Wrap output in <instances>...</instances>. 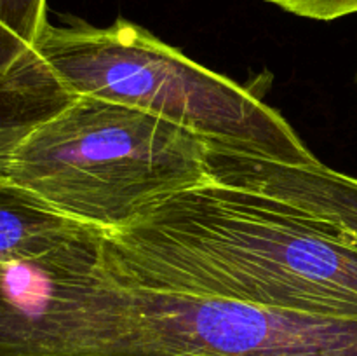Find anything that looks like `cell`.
I'll return each instance as SVG.
<instances>
[{"mask_svg":"<svg viewBox=\"0 0 357 356\" xmlns=\"http://www.w3.org/2000/svg\"><path fill=\"white\" fill-rule=\"evenodd\" d=\"M0 24L35 47L45 20V0H0Z\"/></svg>","mask_w":357,"mask_h":356,"instance_id":"9c48e42d","label":"cell"},{"mask_svg":"<svg viewBox=\"0 0 357 356\" xmlns=\"http://www.w3.org/2000/svg\"><path fill=\"white\" fill-rule=\"evenodd\" d=\"M286 13L317 21H331L357 13V0H267Z\"/></svg>","mask_w":357,"mask_h":356,"instance_id":"30bf717a","label":"cell"},{"mask_svg":"<svg viewBox=\"0 0 357 356\" xmlns=\"http://www.w3.org/2000/svg\"><path fill=\"white\" fill-rule=\"evenodd\" d=\"M38 54L70 91L129 105L236 152L295 166L319 163L275 108L128 20L45 24Z\"/></svg>","mask_w":357,"mask_h":356,"instance_id":"3957f363","label":"cell"},{"mask_svg":"<svg viewBox=\"0 0 357 356\" xmlns=\"http://www.w3.org/2000/svg\"><path fill=\"white\" fill-rule=\"evenodd\" d=\"M37 49L0 24V173L37 126L75 101Z\"/></svg>","mask_w":357,"mask_h":356,"instance_id":"52a82bcc","label":"cell"},{"mask_svg":"<svg viewBox=\"0 0 357 356\" xmlns=\"http://www.w3.org/2000/svg\"><path fill=\"white\" fill-rule=\"evenodd\" d=\"M126 288L357 318V241L264 192L206 181L105 236Z\"/></svg>","mask_w":357,"mask_h":356,"instance_id":"6da1fadb","label":"cell"},{"mask_svg":"<svg viewBox=\"0 0 357 356\" xmlns=\"http://www.w3.org/2000/svg\"><path fill=\"white\" fill-rule=\"evenodd\" d=\"M6 175L68 218L105 232L211 180L208 143L197 135L87 94L37 126Z\"/></svg>","mask_w":357,"mask_h":356,"instance_id":"7a4b0ae2","label":"cell"},{"mask_svg":"<svg viewBox=\"0 0 357 356\" xmlns=\"http://www.w3.org/2000/svg\"><path fill=\"white\" fill-rule=\"evenodd\" d=\"M208 143L209 178L264 192L335 223L357 241V178L324 166L278 163Z\"/></svg>","mask_w":357,"mask_h":356,"instance_id":"8992f818","label":"cell"},{"mask_svg":"<svg viewBox=\"0 0 357 356\" xmlns=\"http://www.w3.org/2000/svg\"><path fill=\"white\" fill-rule=\"evenodd\" d=\"M86 225L63 243L0 262V356H117L131 292Z\"/></svg>","mask_w":357,"mask_h":356,"instance_id":"277c9868","label":"cell"},{"mask_svg":"<svg viewBox=\"0 0 357 356\" xmlns=\"http://www.w3.org/2000/svg\"><path fill=\"white\" fill-rule=\"evenodd\" d=\"M82 227L0 173V262L49 250Z\"/></svg>","mask_w":357,"mask_h":356,"instance_id":"ba28073f","label":"cell"},{"mask_svg":"<svg viewBox=\"0 0 357 356\" xmlns=\"http://www.w3.org/2000/svg\"><path fill=\"white\" fill-rule=\"evenodd\" d=\"M128 290L122 356H357V318Z\"/></svg>","mask_w":357,"mask_h":356,"instance_id":"5b68a950","label":"cell"}]
</instances>
